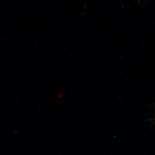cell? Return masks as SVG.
I'll return each mask as SVG.
<instances>
[{"label": "cell", "instance_id": "cell-1", "mask_svg": "<svg viewBox=\"0 0 155 155\" xmlns=\"http://www.w3.org/2000/svg\"><path fill=\"white\" fill-rule=\"evenodd\" d=\"M153 121L154 123H155V113H154V117H153Z\"/></svg>", "mask_w": 155, "mask_h": 155}]
</instances>
